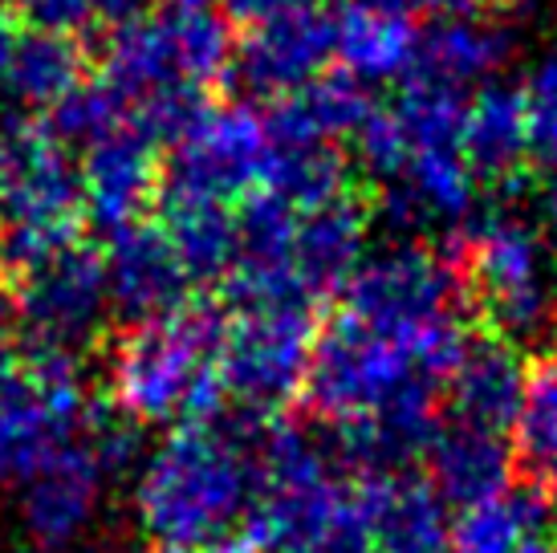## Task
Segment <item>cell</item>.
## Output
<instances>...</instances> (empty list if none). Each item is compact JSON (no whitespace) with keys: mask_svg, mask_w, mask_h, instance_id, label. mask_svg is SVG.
<instances>
[{"mask_svg":"<svg viewBox=\"0 0 557 553\" xmlns=\"http://www.w3.org/2000/svg\"><path fill=\"white\" fill-rule=\"evenodd\" d=\"M248 431L184 423L143 460L135 477V517L143 533L168 550L220 545L248 521L257 501V464Z\"/></svg>","mask_w":557,"mask_h":553,"instance_id":"obj_1","label":"cell"},{"mask_svg":"<svg viewBox=\"0 0 557 553\" xmlns=\"http://www.w3.org/2000/svg\"><path fill=\"white\" fill-rule=\"evenodd\" d=\"M224 314L191 306L147 325H131L110 346L107 383L114 411L131 423H216L224 386L216 379V354L224 342Z\"/></svg>","mask_w":557,"mask_h":553,"instance_id":"obj_2","label":"cell"},{"mask_svg":"<svg viewBox=\"0 0 557 553\" xmlns=\"http://www.w3.org/2000/svg\"><path fill=\"white\" fill-rule=\"evenodd\" d=\"M82 180L49 126L0 131V269L16 281L78 245Z\"/></svg>","mask_w":557,"mask_h":553,"instance_id":"obj_3","label":"cell"},{"mask_svg":"<svg viewBox=\"0 0 557 553\" xmlns=\"http://www.w3.org/2000/svg\"><path fill=\"white\" fill-rule=\"evenodd\" d=\"M90 400L70 351L25 342L0 362V477H33L82 435Z\"/></svg>","mask_w":557,"mask_h":553,"instance_id":"obj_4","label":"cell"},{"mask_svg":"<svg viewBox=\"0 0 557 553\" xmlns=\"http://www.w3.org/2000/svg\"><path fill=\"white\" fill-rule=\"evenodd\" d=\"M411 386H432L428 379H419L411 351L342 314L313 339L301 391L310 395L313 411L342 428L379 415Z\"/></svg>","mask_w":557,"mask_h":553,"instance_id":"obj_5","label":"cell"},{"mask_svg":"<svg viewBox=\"0 0 557 553\" xmlns=\"http://www.w3.org/2000/svg\"><path fill=\"white\" fill-rule=\"evenodd\" d=\"M269 168V126L252 107L228 102L208 107L171 143V159L159 175L163 208L171 204H212L228 208L248 196Z\"/></svg>","mask_w":557,"mask_h":553,"instance_id":"obj_6","label":"cell"},{"mask_svg":"<svg viewBox=\"0 0 557 553\" xmlns=\"http://www.w3.org/2000/svg\"><path fill=\"white\" fill-rule=\"evenodd\" d=\"M342 293V314L403 342L407 351L435 322L460 318V281L451 265L419 245H395L362 257Z\"/></svg>","mask_w":557,"mask_h":553,"instance_id":"obj_7","label":"cell"},{"mask_svg":"<svg viewBox=\"0 0 557 553\" xmlns=\"http://www.w3.org/2000/svg\"><path fill=\"white\" fill-rule=\"evenodd\" d=\"M313 306L240 309L224 325L216 379L248 411H273L306 386L313 354Z\"/></svg>","mask_w":557,"mask_h":553,"instance_id":"obj_8","label":"cell"},{"mask_svg":"<svg viewBox=\"0 0 557 553\" xmlns=\"http://www.w3.org/2000/svg\"><path fill=\"white\" fill-rule=\"evenodd\" d=\"M468 265L484 314L505 342H537L554 325L557 293L549 253L537 229L521 220H488L468 241Z\"/></svg>","mask_w":557,"mask_h":553,"instance_id":"obj_9","label":"cell"},{"mask_svg":"<svg viewBox=\"0 0 557 553\" xmlns=\"http://www.w3.org/2000/svg\"><path fill=\"white\" fill-rule=\"evenodd\" d=\"M16 322L25 342L70 351L98 334L110 309L107 269L90 245H70L16 281Z\"/></svg>","mask_w":557,"mask_h":553,"instance_id":"obj_10","label":"cell"},{"mask_svg":"<svg viewBox=\"0 0 557 553\" xmlns=\"http://www.w3.org/2000/svg\"><path fill=\"white\" fill-rule=\"evenodd\" d=\"M159 143L131 114L123 126L82 151V212L94 220V229L110 236L131 229L159 192Z\"/></svg>","mask_w":557,"mask_h":553,"instance_id":"obj_11","label":"cell"},{"mask_svg":"<svg viewBox=\"0 0 557 553\" xmlns=\"http://www.w3.org/2000/svg\"><path fill=\"white\" fill-rule=\"evenodd\" d=\"M102 269H107L110 309L131 325L159 322L187 306L191 276H187L184 261L175 257L163 224L139 220L131 229L114 232Z\"/></svg>","mask_w":557,"mask_h":553,"instance_id":"obj_12","label":"cell"},{"mask_svg":"<svg viewBox=\"0 0 557 553\" xmlns=\"http://www.w3.org/2000/svg\"><path fill=\"white\" fill-rule=\"evenodd\" d=\"M330 53H334V16L313 4L294 16L248 29L233 62L248 94H264L281 102L318 82Z\"/></svg>","mask_w":557,"mask_h":553,"instance_id":"obj_13","label":"cell"},{"mask_svg":"<svg viewBox=\"0 0 557 553\" xmlns=\"http://www.w3.org/2000/svg\"><path fill=\"white\" fill-rule=\"evenodd\" d=\"M102 489H107V472L98 468L78 435L65 452H58L53 460L16 484V513L29 538L41 541V550H62L94 525Z\"/></svg>","mask_w":557,"mask_h":553,"instance_id":"obj_14","label":"cell"},{"mask_svg":"<svg viewBox=\"0 0 557 553\" xmlns=\"http://www.w3.org/2000/svg\"><path fill=\"white\" fill-rule=\"evenodd\" d=\"M374 553H440L448 541V505L432 480L411 472L371 477L358 489Z\"/></svg>","mask_w":557,"mask_h":553,"instance_id":"obj_15","label":"cell"},{"mask_svg":"<svg viewBox=\"0 0 557 553\" xmlns=\"http://www.w3.org/2000/svg\"><path fill=\"white\" fill-rule=\"evenodd\" d=\"M334 53L355 82H391L416 70L419 29L411 9L403 4H371L346 0L334 16Z\"/></svg>","mask_w":557,"mask_h":553,"instance_id":"obj_16","label":"cell"},{"mask_svg":"<svg viewBox=\"0 0 557 553\" xmlns=\"http://www.w3.org/2000/svg\"><path fill=\"white\" fill-rule=\"evenodd\" d=\"M428 480L444 496V505L472 508L480 501H493L512 484V447L505 435L472 423H448L435 431L428 447Z\"/></svg>","mask_w":557,"mask_h":553,"instance_id":"obj_17","label":"cell"},{"mask_svg":"<svg viewBox=\"0 0 557 553\" xmlns=\"http://www.w3.org/2000/svg\"><path fill=\"white\" fill-rule=\"evenodd\" d=\"M448 383L456 419L500 435L505 428H512V419L521 411L529 370L505 339H484L468 346L465 362L456 367Z\"/></svg>","mask_w":557,"mask_h":553,"instance_id":"obj_18","label":"cell"},{"mask_svg":"<svg viewBox=\"0 0 557 553\" xmlns=\"http://www.w3.org/2000/svg\"><path fill=\"white\" fill-rule=\"evenodd\" d=\"M509 62V37L476 16H444L428 37H419V58L411 82L465 94L468 86L496 82V70Z\"/></svg>","mask_w":557,"mask_h":553,"instance_id":"obj_19","label":"cell"},{"mask_svg":"<svg viewBox=\"0 0 557 553\" xmlns=\"http://www.w3.org/2000/svg\"><path fill=\"white\" fill-rule=\"evenodd\" d=\"M371 94L350 74H322L294 98H281L264 119L269 143H330L355 138L358 126L371 119Z\"/></svg>","mask_w":557,"mask_h":553,"instance_id":"obj_20","label":"cell"},{"mask_svg":"<svg viewBox=\"0 0 557 553\" xmlns=\"http://www.w3.org/2000/svg\"><path fill=\"white\" fill-rule=\"evenodd\" d=\"M367 248V216L350 200H338L330 208L301 216L294 241V273L306 285L313 302L322 293L346 290V281L362 265Z\"/></svg>","mask_w":557,"mask_h":553,"instance_id":"obj_21","label":"cell"},{"mask_svg":"<svg viewBox=\"0 0 557 553\" xmlns=\"http://www.w3.org/2000/svg\"><path fill=\"white\" fill-rule=\"evenodd\" d=\"M529 155L525 90L509 82H488L465 110V159L476 175L505 180Z\"/></svg>","mask_w":557,"mask_h":553,"instance_id":"obj_22","label":"cell"},{"mask_svg":"<svg viewBox=\"0 0 557 553\" xmlns=\"http://www.w3.org/2000/svg\"><path fill=\"white\" fill-rule=\"evenodd\" d=\"M346 159L330 143H269L264 192L289 204L297 216L346 200Z\"/></svg>","mask_w":557,"mask_h":553,"instance_id":"obj_23","label":"cell"},{"mask_svg":"<svg viewBox=\"0 0 557 553\" xmlns=\"http://www.w3.org/2000/svg\"><path fill=\"white\" fill-rule=\"evenodd\" d=\"M549 501L537 484H509V489L460 508L456 517V550L465 553H512L521 541L545 533Z\"/></svg>","mask_w":557,"mask_h":553,"instance_id":"obj_24","label":"cell"},{"mask_svg":"<svg viewBox=\"0 0 557 553\" xmlns=\"http://www.w3.org/2000/svg\"><path fill=\"white\" fill-rule=\"evenodd\" d=\"M86 82L82 77V53L74 41L65 37H49V33H21L9 65L4 86L13 90L21 107L33 110H53L65 94H74Z\"/></svg>","mask_w":557,"mask_h":553,"instance_id":"obj_25","label":"cell"},{"mask_svg":"<svg viewBox=\"0 0 557 553\" xmlns=\"http://www.w3.org/2000/svg\"><path fill=\"white\" fill-rule=\"evenodd\" d=\"M168 232L191 281H224L236 265V216L212 204H171Z\"/></svg>","mask_w":557,"mask_h":553,"instance_id":"obj_26","label":"cell"},{"mask_svg":"<svg viewBox=\"0 0 557 553\" xmlns=\"http://www.w3.org/2000/svg\"><path fill=\"white\" fill-rule=\"evenodd\" d=\"M131 119V107H126L119 90L110 86L107 77L98 82H82L74 94H65L58 107L49 110V135L58 138L62 147H90L102 135H110L114 126H123Z\"/></svg>","mask_w":557,"mask_h":553,"instance_id":"obj_27","label":"cell"},{"mask_svg":"<svg viewBox=\"0 0 557 553\" xmlns=\"http://www.w3.org/2000/svg\"><path fill=\"white\" fill-rule=\"evenodd\" d=\"M512 431H517L521 460L542 472L545 460L557 452V362H542L537 370H529L525 400L512 419Z\"/></svg>","mask_w":557,"mask_h":553,"instance_id":"obj_28","label":"cell"},{"mask_svg":"<svg viewBox=\"0 0 557 553\" xmlns=\"http://www.w3.org/2000/svg\"><path fill=\"white\" fill-rule=\"evenodd\" d=\"M355 151H358V163L371 171L374 180H383V184H395V180H399L411 151H407V135H403L395 107L371 110V119L358 126Z\"/></svg>","mask_w":557,"mask_h":553,"instance_id":"obj_29","label":"cell"},{"mask_svg":"<svg viewBox=\"0 0 557 553\" xmlns=\"http://www.w3.org/2000/svg\"><path fill=\"white\" fill-rule=\"evenodd\" d=\"M525 138L529 155L557 168V53H549L525 90Z\"/></svg>","mask_w":557,"mask_h":553,"instance_id":"obj_30","label":"cell"},{"mask_svg":"<svg viewBox=\"0 0 557 553\" xmlns=\"http://www.w3.org/2000/svg\"><path fill=\"white\" fill-rule=\"evenodd\" d=\"M102 4L107 0H21V13L33 25V33L74 41L78 33L102 25Z\"/></svg>","mask_w":557,"mask_h":553,"instance_id":"obj_31","label":"cell"},{"mask_svg":"<svg viewBox=\"0 0 557 553\" xmlns=\"http://www.w3.org/2000/svg\"><path fill=\"white\" fill-rule=\"evenodd\" d=\"M301 9H313V0H224V21H236V25H269V21H281V16H294Z\"/></svg>","mask_w":557,"mask_h":553,"instance_id":"obj_32","label":"cell"},{"mask_svg":"<svg viewBox=\"0 0 557 553\" xmlns=\"http://www.w3.org/2000/svg\"><path fill=\"white\" fill-rule=\"evenodd\" d=\"M313 553H374L371 529H367V517H362V505H358V492H355L350 513L330 529V538H325Z\"/></svg>","mask_w":557,"mask_h":553,"instance_id":"obj_33","label":"cell"},{"mask_svg":"<svg viewBox=\"0 0 557 553\" xmlns=\"http://www.w3.org/2000/svg\"><path fill=\"white\" fill-rule=\"evenodd\" d=\"M411 4H423V9H432L444 16H476L480 9H488V4H505V0H411Z\"/></svg>","mask_w":557,"mask_h":553,"instance_id":"obj_34","label":"cell"},{"mask_svg":"<svg viewBox=\"0 0 557 553\" xmlns=\"http://www.w3.org/2000/svg\"><path fill=\"white\" fill-rule=\"evenodd\" d=\"M537 208H542L545 241H549V248H557V171L549 175V184L542 187V200H537Z\"/></svg>","mask_w":557,"mask_h":553,"instance_id":"obj_35","label":"cell"},{"mask_svg":"<svg viewBox=\"0 0 557 553\" xmlns=\"http://www.w3.org/2000/svg\"><path fill=\"white\" fill-rule=\"evenodd\" d=\"M16 41H21V33H16L13 16L0 9V86H4V77H9V65H13Z\"/></svg>","mask_w":557,"mask_h":553,"instance_id":"obj_36","label":"cell"},{"mask_svg":"<svg viewBox=\"0 0 557 553\" xmlns=\"http://www.w3.org/2000/svg\"><path fill=\"white\" fill-rule=\"evenodd\" d=\"M168 13H203L208 9V0H159Z\"/></svg>","mask_w":557,"mask_h":553,"instance_id":"obj_37","label":"cell"},{"mask_svg":"<svg viewBox=\"0 0 557 553\" xmlns=\"http://www.w3.org/2000/svg\"><path fill=\"white\" fill-rule=\"evenodd\" d=\"M512 553H557V550H554V541L545 538V533H537V538L521 541V545H517Z\"/></svg>","mask_w":557,"mask_h":553,"instance_id":"obj_38","label":"cell"},{"mask_svg":"<svg viewBox=\"0 0 557 553\" xmlns=\"http://www.w3.org/2000/svg\"><path fill=\"white\" fill-rule=\"evenodd\" d=\"M208 553H257V550L245 545V541H220V545H212Z\"/></svg>","mask_w":557,"mask_h":553,"instance_id":"obj_39","label":"cell"},{"mask_svg":"<svg viewBox=\"0 0 557 553\" xmlns=\"http://www.w3.org/2000/svg\"><path fill=\"white\" fill-rule=\"evenodd\" d=\"M542 477H545V480H549V489H554V492H557V452H554V456H549V460H545V468H542Z\"/></svg>","mask_w":557,"mask_h":553,"instance_id":"obj_40","label":"cell"},{"mask_svg":"<svg viewBox=\"0 0 557 553\" xmlns=\"http://www.w3.org/2000/svg\"><path fill=\"white\" fill-rule=\"evenodd\" d=\"M151 553H191V550H168V545H156Z\"/></svg>","mask_w":557,"mask_h":553,"instance_id":"obj_41","label":"cell"},{"mask_svg":"<svg viewBox=\"0 0 557 553\" xmlns=\"http://www.w3.org/2000/svg\"><path fill=\"white\" fill-rule=\"evenodd\" d=\"M440 553H465V550H456V545H444V550H440Z\"/></svg>","mask_w":557,"mask_h":553,"instance_id":"obj_42","label":"cell"},{"mask_svg":"<svg viewBox=\"0 0 557 553\" xmlns=\"http://www.w3.org/2000/svg\"><path fill=\"white\" fill-rule=\"evenodd\" d=\"M29 553H62V550H29Z\"/></svg>","mask_w":557,"mask_h":553,"instance_id":"obj_43","label":"cell"}]
</instances>
